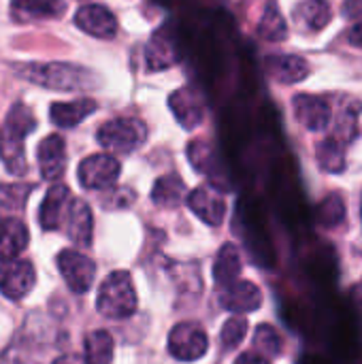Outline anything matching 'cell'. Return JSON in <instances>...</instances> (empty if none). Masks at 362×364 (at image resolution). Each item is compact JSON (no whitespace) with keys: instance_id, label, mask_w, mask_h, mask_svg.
<instances>
[{"instance_id":"cell-14","label":"cell","mask_w":362,"mask_h":364,"mask_svg":"<svg viewBox=\"0 0 362 364\" xmlns=\"http://www.w3.org/2000/svg\"><path fill=\"white\" fill-rule=\"evenodd\" d=\"M188 207L209 226H220L226 218V200L222 194L213 192L211 188H194L188 198H186Z\"/></svg>"},{"instance_id":"cell-18","label":"cell","mask_w":362,"mask_h":364,"mask_svg":"<svg viewBox=\"0 0 362 364\" xmlns=\"http://www.w3.org/2000/svg\"><path fill=\"white\" fill-rule=\"evenodd\" d=\"M267 73L277 81V83H299L309 75V64L301 55L292 53H275L265 60Z\"/></svg>"},{"instance_id":"cell-11","label":"cell","mask_w":362,"mask_h":364,"mask_svg":"<svg viewBox=\"0 0 362 364\" xmlns=\"http://www.w3.org/2000/svg\"><path fill=\"white\" fill-rule=\"evenodd\" d=\"M75 23L90 36L113 38L117 32L115 15L102 4H85L75 13Z\"/></svg>"},{"instance_id":"cell-30","label":"cell","mask_w":362,"mask_h":364,"mask_svg":"<svg viewBox=\"0 0 362 364\" xmlns=\"http://www.w3.org/2000/svg\"><path fill=\"white\" fill-rule=\"evenodd\" d=\"M254 346L262 352V354H269V356H280L282 354V348H284V341L280 337V333L269 326V324H262L256 328V335H254Z\"/></svg>"},{"instance_id":"cell-33","label":"cell","mask_w":362,"mask_h":364,"mask_svg":"<svg viewBox=\"0 0 362 364\" xmlns=\"http://www.w3.org/2000/svg\"><path fill=\"white\" fill-rule=\"evenodd\" d=\"M344 13H346V17H350V19H358V17H362V0H346Z\"/></svg>"},{"instance_id":"cell-4","label":"cell","mask_w":362,"mask_h":364,"mask_svg":"<svg viewBox=\"0 0 362 364\" xmlns=\"http://www.w3.org/2000/svg\"><path fill=\"white\" fill-rule=\"evenodd\" d=\"M96 139H98L100 147H105L109 151L130 154L145 143L147 126L137 117H115L111 122H105L98 128Z\"/></svg>"},{"instance_id":"cell-25","label":"cell","mask_w":362,"mask_h":364,"mask_svg":"<svg viewBox=\"0 0 362 364\" xmlns=\"http://www.w3.org/2000/svg\"><path fill=\"white\" fill-rule=\"evenodd\" d=\"M113 337L107 331H92L85 337V364H111Z\"/></svg>"},{"instance_id":"cell-1","label":"cell","mask_w":362,"mask_h":364,"mask_svg":"<svg viewBox=\"0 0 362 364\" xmlns=\"http://www.w3.org/2000/svg\"><path fill=\"white\" fill-rule=\"evenodd\" d=\"M15 73L41 87L58 90V92H79L94 90L98 85V77L79 66L66 62H49V64H15Z\"/></svg>"},{"instance_id":"cell-13","label":"cell","mask_w":362,"mask_h":364,"mask_svg":"<svg viewBox=\"0 0 362 364\" xmlns=\"http://www.w3.org/2000/svg\"><path fill=\"white\" fill-rule=\"evenodd\" d=\"M36 160L41 168V177L47 181H55L64 175L66 168V143L60 134H49L38 143Z\"/></svg>"},{"instance_id":"cell-28","label":"cell","mask_w":362,"mask_h":364,"mask_svg":"<svg viewBox=\"0 0 362 364\" xmlns=\"http://www.w3.org/2000/svg\"><path fill=\"white\" fill-rule=\"evenodd\" d=\"M258 34L265 38V41H271V43H280L288 36V28H286V21L277 9L275 2H269L267 9H265V15L258 23Z\"/></svg>"},{"instance_id":"cell-6","label":"cell","mask_w":362,"mask_h":364,"mask_svg":"<svg viewBox=\"0 0 362 364\" xmlns=\"http://www.w3.org/2000/svg\"><path fill=\"white\" fill-rule=\"evenodd\" d=\"M55 262H58V271L62 273L66 286L75 294H83L92 288L94 277H96V264L87 256H83L75 250H62L58 254Z\"/></svg>"},{"instance_id":"cell-22","label":"cell","mask_w":362,"mask_h":364,"mask_svg":"<svg viewBox=\"0 0 362 364\" xmlns=\"http://www.w3.org/2000/svg\"><path fill=\"white\" fill-rule=\"evenodd\" d=\"M241 275V256L233 243H226L213 262V279L218 288H228L239 282Z\"/></svg>"},{"instance_id":"cell-8","label":"cell","mask_w":362,"mask_h":364,"mask_svg":"<svg viewBox=\"0 0 362 364\" xmlns=\"http://www.w3.org/2000/svg\"><path fill=\"white\" fill-rule=\"evenodd\" d=\"M34 267L28 260H9L0 262V294L9 301L23 299L34 288Z\"/></svg>"},{"instance_id":"cell-5","label":"cell","mask_w":362,"mask_h":364,"mask_svg":"<svg viewBox=\"0 0 362 364\" xmlns=\"http://www.w3.org/2000/svg\"><path fill=\"white\" fill-rule=\"evenodd\" d=\"M209 350V339L201 324L196 322H181L173 326L169 335V352L173 358L181 363H194L203 358Z\"/></svg>"},{"instance_id":"cell-27","label":"cell","mask_w":362,"mask_h":364,"mask_svg":"<svg viewBox=\"0 0 362 364\" xmlns=\"http://www.w3.org/2000/svg\"><path fill=\"white\" fill-rule=\"evenodd\" d=\"M297 19L309 30H322L331 21V4L326 0H305L297 9Z\"/></svg>"},{"instance_id":"cell-17","label":"cell","mask_w":362,"mask_h":364,"mask_svg":"<svg viewBox=\"0 0 362 364\" xmlns=\"http://www.w3.org/2000/svg\"><path fill=\"white\" fill-rule=\"evenodd\" d=\"M220 305L233 314H250L262 305V292L252 282H237L224 288L220 296Z\"/></svg>"},{"instance_id":"cell-35","label":"cell","mask_w":362,"mask_h":364,"mask_svg":"<svg viewBox=\"0 0 362 364\" xmlns=\"http://www.w3.org/2000/svg\"><path fill=\"white\" fill-rule=\"evenodd\" d=\"M348 41H350V45H354V47L362 49V21H358V23L350 30Z\"/></svg>"},{"instance_id":"cell-12","label":"cell","mask_w":362,"mask_h":364,"mask_svg":"<svg viewBox=\"0 0 362 364\" xmlns=\"http://www.w3.org/2000/svg\"><path fill=\"white\" fill-rule=\"evenodd\" d=\"M188 160L192 162V166L198 173H203V175L209 177V181H211L213 188H218V190H224V188L228 190L230 188V183L226 179V173H224V168H222V164L218 160V154L213 151V147L209 143H205V141H192L188 145Z\"/></svg>"},{"instance_id":"cell-3","label":"cell","mask_w":362,"mask_h":364,"mask_svg":"<svg viewBox=\"0 0 362 364\" xmlns=\"http://www.w3.org/2000/svg\"><path fill=\"white\" fill-rule=\"evenodd\" d=\"M137 305L139 301L128 271H115L100 284L96 296V309L105 318L111 320L130 318L137 311Z\"/></svg>"},{"instance_id":"cell-2","label":"cell","mask_w":362,"mask_h":364,"mask_svg":"<svg viewBox=\"0 0 362 364\" xmlns=\"http://www.w3.org/2000/svg\"><path fill=\"white\" fill-rule=\"evenodd\" d=\"M36 128V119L23 102H15L0 126V160L11 175L21 177L28 168L23 139Z\"/></svg>"},{"instance_id":"cell-9","label":"cell","mask_w":362,"mask_h":364,"mask_svg":"<svg viewBox=\"0 0 362 364\" xmlns=\"http://www.w3.org/2000/svg\"><path fill=\"white\" fill-rule=\"evenodd\" d=\"M292 109L301 126L312 132H322L331 124V105L329 100L312 94H297L292 98Z\"/></svg>"},{"instance_id":"cell-20","label":"cell","mask_w":362,"mask_h":364,"mask_svg":"<svg viewBox=\"0 0 362 364\" xmlns=\"http://www.w3.org/2000/svg\"><path fill=\"white\" fill-rule=\"evenodd\" d=\"M92 226H94V220H92V211H90L87 203L73 198L70 209L64 220L68 239L75 245H90L92 243Z\"/></svg>"},{"instance_id":"cell-29","label":"cell","mask_w":362,"mask_h":364,"mask_svg":"<svg viewBox=\"0 0 362 364\" xmlns=\"http://www.w3.org/2000/svg\"><path fill=\"white\" fill-rule=\"evenodd\" d=\"M318 218L324 226L329 228H335L339 226L344 220H346V203L341 198L339 192H333L329 194L322 203H320V209H318Z\"/></svg>"},{"instance_id":"cell-23","label":"cell","mask_w":362,"mask_h":364,"mask_svg":"<svg viewBox=\"0 0 362 364\" xmlns=\"http://www.w3.org/2000/svg\"><path fill=\"white\" fill-rule=\"evenodd\" d=\"M186 183L177 177V175H164L160 177L156 183H154V190H151V200L158 205V207H177L186 196Z\"/></svg>"},{"instance_id":"cell-24","label":"cell","mask_w":362,"mask_h":364,"mask_svg":"<svg viewBox=\"0 0 362 364\" xmlns=\"http://www.w3.org/2000/svg\"><path fill=\"white\" fill-rule=\"evenodd\" d=\"M66 9L64 0H13L11 11L17 19L26 17H58Z\"/></svg>"},{"instance_id":"cell-36","label":"cell","mask_w":362,"mask_h":364,"mask_svg":"<svg viewBox=\"0 0 362 364\" xmlns=\"http://www.w3.org/2000/svg\"><path fill=\"white\" fill-rule=\"evenodd\" d=\"M53 364H77V358L75 356H62V358H58Z\"/></svg>"},{"instance_id":"cell-34","label":"cell","mask_w":362,"mask_h":364,"mask_svg":"<svg viewBox=\"0 0 362 364\" xmlns=\"http://www.w3.org/2000/svg\"><path fill=\"white\" fill-rule=\"evenodd\" d=\"M235 364H269V360L260 354H254V352H245L237 358Z\"/></svg>"},{"instance_id":"cell-10","label":"cell","mask_w":362,"mask_h":364,"mask_svg":"<svg viewBox=\"0 0 362 364\" xmlns=\"http://www.w3.org/2000/svg\"><path fill=\"white\" fill-rule=\"evenodd\" d=\"M73 196L70 190L64 183H55L49 188V192L45 194L41 209H38V224L43 230H58L64 226L66 213L70 209Z\"/></svg>"},{"instance_id":"cell-32","label":"cell","mask_w":362,"mask_h":364,"mask_svg":"<svg viewBox=\"0 0 362 364\" xmlns=\"http://www.w3.org/2000/svg\"><path fill=\"white\" fill-rule=\"evenodd\" d=\"M356 113H358V109H348L337 119V128H335L333 136L337 141H341L344 145H348L350 141L356 139V132H358V128H356Z\"/></svg>"},{"instance_id":"cell-26","label":"cell","mask_w":362,"mask_h":364,"mask_svg":"<svg viewBox=\"0 0 362 364\" xmlns=\"http://www.w3.org/2000/svg\"><path fill=\"white\" fill-rule=\"evenodd\" d=\"M318 164L322 171L329 173H341L346 168V145L337 141L335 136H329L318 143Z\"/></svg>"},{"instance_id":"cell-16","label":"cell","mask_w":362,"mask_h":364,"mask_svg":"<svg viewBox=\"0 0 362 364\" xmlns=\"http://www.w3.org/2000/svg\"><path fill=\"white\" fill-rule=\"evenodd\" d=\"M169 107L175 115V119L179 122L181 128L186 130H194L203 124L205 117V109L203 102L198 100V96L190 90V87H179L169 96Z\"/></svg>"},{"instance_id":"cell-19","label":"cell","mask_w":362,"mask_h":364,"mask_svg":"<svg viewBox=\"0 0 362 364\" xmlns=\"http://www.w3.org/2000/svg\"><path fill=\"white\" fill-rule=\"evenodd\" d=\"M30 241V232L19 218L0 220V262L15 260Z\"/></svg>"},{"instance_id":"cell-7","label":"cell","mask_w":362,"mask_h":364,"mask_svg":"<svg viewBox=\"0 0 362 364\" xmlns=\"http://www.w3.org/2000/svg\"><path fill=\"white\" fill-rule=\"evenodd\" d=\"M119 171H122V166L113 156L94 154V156H87L79 164L77 177H79V183L85 190H105V188H111L117 181Z\"/></svg>"},{"instance_id":"cell-31","label":"cell","mask_w":362,"mask_h":364,"mask_svg":"<svg viewBox=\"0 0 362 364\" xmlns=\"http://www.w3.org/2000/svg\"><path fill=\"white\" fill-rule=\"evenodd\" d=\"M245 333H247V320L241 318V316H235L228 322H224L222 333H220V341H222L224 348L233 350L245 339Z\"/></svg>"},{"instance_id":"cell-15","label":"cell","mask_w":362,"mask_h":364,"mask_svg":"<svg viewBox=\"0 0 362 364\" xmlns=\"http://www.w3.org/2000/svg\"><path fill=\"white\" fill-rule=\"evenodd\" d=\"M145 62L149 70H166L179 62V47L175 43L173 32H169L166 28L154 32L145 47Z\"/></svg>"},{"instance_id":"cell-21","label":"cell","mask_w":362,"mask_h":364,"mask_svg":"<svg viewBox=\"0 0 362 364\" xmlns=\"http://www.w3.org/2000/svg\"><path fill=\"white\" fill-rule=\"evenodd\" d=\"M96 109H98V105L92 98H79V100H70V102H53L49 109V115L58 128H75L87 115H92Z\"/></svg>"}]
</instances>
